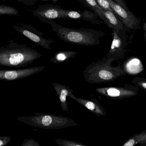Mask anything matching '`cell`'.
<instances>
[{
  "instance_id": "cell-1",
  "label": "cell",
  "mask_w": 146,
  "mask_h": 146,
  "mask_svg": "<svg viewBox=\"0 0 146 146\" xmlns=\"http://www.w3.org/2000/svg\"><path fill=\"white\" fill-rule=\"evenodd\" d=\"M42 56V54L36 50L14 40L9 41L0 48V65L6 67L28 66Z\"/></svg>"
},
{
  "instance_id": "cell-2",
  "label": "cell",
  "mask_w": 146,
  "mask_h": 146,
  "mask_svg": "<svg viewBox=\"0 0 146 146\" xmlns=\"http://www.w3.org/2000/svg\"><path fill=\"white\" fill-rule=\"evenodd\" d=\"M42 22L49 25L59 38L74 45L94 46L100 43V39L105 35L101 31L90 29H75L64 27L53 20L39 18Z\"/></svg>"
},
{
  "instance_id": "cell-3",
  "label": "cell",
  "mask_w": 146,
  "mask_h": 146,
  "mask_svg": "<svg viewBox=\"0 0 146 146\" xmlns=\"http://www.w3.org/2000/svg\"><path fill=\"white\" fill-rule=\"evenodd\" d=\"M113 59L104 57L92 62L83 71L84 80L91 84L106 83L113 82L119 77L126 75L122 64L117 66L112 65Z\"/></svg>"
},
{
  "instance_id": "cell-4",
  "label": "cell",
  "mask_w": 146,
  "mask_h": 146,
  "mask_svg": "<svg viewBox=\"0 0 146 146\" xmlns=\"http://www.w3.org/2000/svg\"><path fill=\"white\" fill-rule=\"evenodd\" d=\"M17 120L30 126L48 129H57L78 125L73 119L56 114L35 113L33 116L18 117Z\"/></svg>"
},
{
  "instance_id": "cell-5",
  "label": "cell",
  "mask_w": 146,
  "mask_h": 146,
  "mask_svg": "<svg viewBox=\"0 0 146 146\" xmlns=\"http://www.w3.org/2000/svg\"><path fill=\"white\" fill-rule=\"evenodd\" d=\"M13 29L19 33L32 41L35 44L48 50H51V44L55 42L51 38L44 36L45 34L37 30L32 25L20 23L13 26Z\"/></svg>"
},
{
  "instance_id": "cell-6",
  "label": "cell",
  "mask_w": 146,
  "mask_h": 146,
  "mask_svg": "<svg viewBox=\"0 0 146 146\" xmlns=\"http://www.w3.org/2000/svg\"><path fill=\"white\" fill-rule=\"evenodd\" d=\"M96 91L100 95L113 100H122L137 95L139 89L137 86L126 84L121 87L96 88Z\"/></svg>"
},
{
  "instance_id": "cell-7",
  "label": "cell",
  "mask_w": 146,
  "mask_h": 146,
  "mask_svg": "<svg viewBox=\"0 0 146 146\" xmlns=\"http://www.w3.org/2000/svg\"><path fill=\"white\" fill-rule=\"evenodd\" d=\"M113 40L109 52L106 57L113 61L123 58L126 52V47L128 45L127 37L125 30H113Z\"/></svg>"
},
{
  "instance_id": "cell-8",
  "label": "cell",
  "mask_w": 146,
  "mask_h": 146,
  "mask_svg": "<svg viewBox=\"0 0 146 146\" xmlns=\"http://www.w3.org/2000/svg\"><path fill=\"white\" fill-rule=\"evenodd\" d=\"M114 14L123 24L129 30H136L140 28L141 20L130 11H127L119 5L113 0H108Z\"/></svg>"
},
{
  "instance_id": "cell-9",
  "label": "cell",
  "mask_w": 146,
  "mask_h": 146,
  "mask_svg": "<svg viewBox=\"0 0 146 146\" xmlns=\"http://www.w3.org/2000/svg\"><path fill=\"white\" fill-rule=\"evenodd\" d=\"M45 66L14 70H0V79L3 81H13L33 76L42 71Z\"/></svg>"
},
{
  "instance_id": "cell-10",
  "label": "cell",
  "mask_w": 146,
  "mask_h": 146,
  "mask_svg": "<svg viewBox=\"0 0 146 146\" xmlns=\"http://www.w3.org/2000/svg\"><path fill=\"white\" fill-rule=\"evenodd\" d=\"M93 11L97 14L98 17L101 19L105 24L113 30H125L127 32L130 31L123 24L114 13L109 11H105L102 8L96 9Z\"/></svg>"
},
{
  "instance_id": "cell-11",
  "label": "cell",
  "mask_w": 146,
  "mask_h": 146,
  "mask_svg": "<svg viewBox=\"0 0 146 146\" xmlns=\"http://www.w3.org/2000/svg\"><path fill=\"white\" fill-rule=\"evenodd\" d=\"M62 10L60 6L53 5H40L37 8L31 11L34 16L38 18H42L52 20L61 19Z\"/></svg>"
},
{
  "instance_id": "cell-12",
  "label": "cell",
  "mask_w": 146,
  "mask_h": 146,
  "mask_svg": "<svg viewBox=\"0 0 146 146\" xmlns=\"http://www.w3.org/2000/svg\"><path fill=\"white\" fill-rule=\"evenodd\" d=\"M98 17H99L97 14L89 10L80 12L62 9L61 11V19H82L90 22L94 24L100 25L104 23L102 21L100 22L98 20Z\"/></svg>"
},
{
  "instance_id": "cell-13",
  "label": "cell",
  "mask_w": 146,
  "mask_h": 146,
  "mask_svg": "<svg viewBox=\"0 0 146 146\" xmlns=\"http://www.w3.org/2000/svg\"><path fill=\"white\" fill-rule=\"evenodd\" d=\"M70 98L73 99L74 100L78 102L82 106H83L85 108L89 110L90 112L93 113L98 116H105L107 115L102 106L99 103L96 99H93L90 100H85L81 98L76 97L74 95L70 96Z\"/></svg>"
},
{
  "instance_id": "cell-14",
  "label": "cell",
  "mask_w": 146,
  "mask_h": 146,
  "mask_svg": "<svg viewBox=\"0 0 146 146\" xmlns=\"http://www.w3.org/2000/svg\"><path fill=\"white\" fill-rule=\"evenodd\" d=\"M52 85L54 90L58 96L61 109L63 111H68L69 108L66 98L67 97H70V96L73 95L74 90L68 86L58 83H53Z\"/></svg>"
},
{
  "instance_id": "cell-15",
  "label": "cell",
  "mask_w": 146,
  "mask_h": 146,
  "mask_svg": "<svg viewBox=\"0 0 146 146\" xmlns=\"http://www.w3.org/2000/svg\"><path fill=\"white\" fill-rule=\"evenodd\" d=\"M77 54L78 52L76 51H59L51 57L49 61L52 64H60L66 62L70 59L76 58Z\"/></svg>"
},
{
  "instance_id": "cell-16",
  "label": "cell",
  "mask_w": 146,
  "mask_h": 146,
  "mask_svg": "<svg viewBox=\"0 0 146 146\" xmlns=\"http://www.w3.org/2000/svg\"><path fill=\"white\" fill-rule=\"evenodd\" d=\"M124 70L125 71L126 75L127 74H132V69L133 67H135L138 72L140 73L143 70V68L142 63L140 60L137 58H131L127 60L126 61H125L123 63Z\"/></svg>"
},
{
  "instance_id": "cell-17",
  "label": "cell",
  "mask_w": 146,
  "mask_h": 146,
  "mask_svg": "<svg viewBox=\"0 0 146 146\" xmlns=\"http://www.w3.org/2000/svg\"><path fill=\"white\" fill-rule=\"evenodd\" d=\"M145 142H146V130L131 137L122 146H135Z\"/></svg>"
},
{
  "instance_id": "cell-18",
  "label": "cell",
  "mask_w": 146,
  "mask_h": 146,
  "mask_svg": "<svg viewBox=\"0 0 146 146\" xmlns=\"http://www.w3.org/2000/svg\"><path fill=\"white\" fill-rule=\"evenodd\" d=\"M18 10L13 7L1 5H0V15H15L19 14Z\"/></svg>"
},
{
  "instance_id": "cell-19",
  "label": "cell",
  "mask_w": 146,
  "mask_h": 146,
  "mask_svg": "<svg viewBox=\"0 0 146 146\" xmlns=\"http://www.w3.org/2000/svg\"><path fill=\"white\" fill-rule=\"evenodd\" d=\"M55 142L59 146H88L76 141L61 138L56 139Z\"/></svg>"
},
{
  "instance_id": "cell-20",
  "label": "cell",
  "mask_w": 146,
  "mask_h": 146,
  "mask_svg": "<svg viewBox=\"0 0 146 146\" xmlns=\"http://www.w3.org/2000/svg\"><path fill=\"white\" fill-rule=\"evenodd\" d=\"M79 1L82 3L83 6L88 7L93 11L101 8L96 2V0H79Z\"/></svg>"
},
{
  "instance_id": "cell-21",
  "label": "cell",
  "mask_w": 146,
  "mask_h": 146,
  "mask_svg": "<svg viewBox=\"0 0 146 146\" xmlns=\"http://www.w3.org/2000/svg\"><path fill=\"white\" fill-rule=\"evenodd\" d=\"M131 82L135 86L141 88L146 92V78L135 76L133 78Z\"/></svg>"
},
{
  "instance_id": "cell-22",
  "label": "cell",
  "mask_w": 146,
  "mask_h": 146,
  "mask_svg": "<svg viewBox=\"0 0 146 146\" xmlns=\"http://www.w3.org/2000/svg\"><path fill=\"white\" fill-rule=\"evenodd\" d=\"M96 1L103 10L109 11L114 13V11L112 9L108 0H96Z\"/></svg>"
},
{
  "instance_id": "cell-23",
  "label": "cell",
  "mask_w": 146,
  "mask_h": 146,
  "mask_svg": "<svg viewBox=\"0 0 146 146\" xmlns=\"http://www.w3.org/2000/svg\"><path fill=\"white\" fill-rule=\"evenodd\" d=\"M21 146H40L38 142L34 139H26L23 141Z\"/></svg>"
},
{
  "instance_id": "cell-24",
  "label": "cell",
  "mask_w": 146,
  "mask_h": 146,
  "mask_svg": "<svg viewBox=\"0 0 146 146\" xmlns=\"http://www.w3.org/2000/svg\"><path fill=\"white\" fill-rule=\"evenodd\" d=\"M11 137L8 136H3L0 137V146H6L11 142Z\"/></svg>"
},
{
  "instance_id": "cell-25",
  "label": "cell",
  "mask_w": 146,
  "mask_h": 146,
  "mask_svg": "<svg viewBox=\"0 0 146 146\" xmlns=\"http://www.w3.org/2000/svg\"><path fill=\"white\" fill-rule=\"evenodd\" d=\"M114 1L125 10L130 11L129 8L127 7L126 2L124 0H114Z\"/></svg>"
},
{
  "instance_id": "cell-26",
  "label": "cell",
  "mask_w": 146,
  "mask_h": 146,
  "mask_svg": "<svg viewBox=\"0 0 146 146\" xmlns=\"http://www.w3.org/2000/svg\"><path fill=\"white\" fill-rule=\"evenodd\" d=\"M19 2H23L24 4L28 5H35L36 0H20L18 1Z\"/></svg>"
},
{
  "instance_id": "cell-27",
  "label": "cell",
  "mask_w": 146,
  "mask_h": 146,
  "mask_svg": "<svg viewBox=\"0 0 146 146\" xmlns=\"http://www.w3.org/2000/svg\"><path fill=\"white\" fill-rule=\"evenodd\" d=\"M143 30L144 31V38L145 42L146 43V22L144 23L143 25Z\"/></svg>"
},
{
  "instance_id": "cell-28",
  "label": "cell",
  "mask_w": 146,
  "mask_h": 146,
  "mask_svg": "<svg viewBox=\"0 0 146 146\" xmlns=\"http://www.w3.org/2000/svg\"><path fill=\"white\" fill-rule=\"evenodd\" d=\"M139 145H140V146H146V142L140 143Z\"/></svg>"
}]
</instances>
